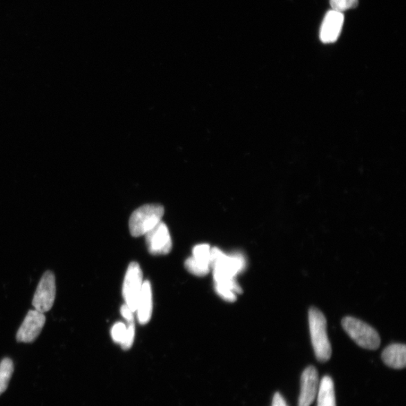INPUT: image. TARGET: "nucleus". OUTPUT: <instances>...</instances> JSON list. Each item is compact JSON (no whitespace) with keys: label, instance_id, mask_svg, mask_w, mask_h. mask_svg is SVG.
<instances>
[{"label":"nucleus","instance_id":"1","mask_svg":"<svg viewBox=\"0 0 406 406\" xmlns=\"http://www.w3.org/2000/svg\"><path fill=\"white\" fill-rule=\"evenodd\" d=\"M246 262L240 253L227 255L218 248L211 249V269H213L215 283L235 280V277L244 271Z\"/></svg>","mask_w":406,"mask_h":406},{"label":"nucleus","instance_id":"2","mask_svg":"<svg viewBox=\"0 0 406 406\" xmlns=\"http://www.w3.org/2000/svg\"><path fill=\"white\" fill-rule=\"evenodd\" d=\"M309 322L313 349L320 362L331 358L332 347L327 333V320L323 313L315 307L309 309Z\"/></svg>","mask_w":406,"mask_h":406},{"label":"nucleus","instance_id":"3","mask_svg":"<svg viewBox=\"0 0 406 406\" xmlns=\"http://www.w3.org/2000/svg\"><path fill=\"white\" fill-rule=\"evenodd\" d=\"M164 208L159 204H148L135 209L132 214L129 227L131 235L139 237L148 231L162 222Z\"/></svg>","mask_w":406,"mask_h":406},{"label":"nucleus","instance_id":"4","mask_svg":"<svg viewBox=\"0 0 406 406\" xmlns=\"http://www.w3.org/2000/svg\"><path fill=\"white\" fill-rule=\"evenodd\" d=\"M345 331L361 348L376 350L380 344V336L374 328L363 321L352 317H346L342 320Z\"/></svg>","mask_w":406,"mask_h":406},{"label":"nucleus","instance_id":"5","mask_svg":"<svg viewBox=\"0 0 406 406\" xmlns=\"http://www.w3.org/2000/svg\"><path fill=\"white\" fill-rule=\"evenodd\" d=\"M142 284V269L137 262H132L126 270L123 287V297L126 306L133 312L137 309Z\"/></svg>","mask_w":406,"mask_h":406},{"label":"nucleus","instance_id":"6","mask_svg":"<svg viewBox=\"0 0 406 406\" xmlns=\"http://www.w3.org/2000/svg\"><path fill=\"white\" fill-rule=\"evenodd\" d=\"M56 298L55 276L50 271L42 276L32 300L34 309L46 313L52 309Z\"/></svg>","mask_w":406,"mask_h":406},{"label":"nucleus","instance_id":"7","mask_svg":"<svg viewBox=\"0 0 406 406\" xmlns=\"http://www.w3.org/2000/svg\"><path fill=\"white\" fill-rule=\"evenodd\" d=\"M46 321L44 313L36 309L29 311L17 333V340L23 343L35 341L44 329Z\"/></svg>","mask_w":406,"mask_h":406},{"label":"nucleus","instance_id":"8","mask_svg":"<svg viewBox=\"0 0 406 406\" xmlns=\"http://www.w3.org/2000/svg\"><path fill=\"white\" fill-rule=\"evenodd\" d=\"M148 249L151 255H164L172 249V240L167 226L160 222L146 235Z\"/></svg>","mask_w":406,"mask_h":406},{"label":"nucleus","instance_id":"9","mask_svg":"<svg viewBox=\"0 0 406 406\" xmlns=\"http://www.w3.org/2000/svg\"><path fill=\"white\" fill-rule=\"evenodd\" d=\"M319 387L317 369L309 367L304 370L301 377V392L298 406H310L315 401Z\"/></svg>","mask_w":406,"mask_h":406},{"label":"nucleus","instance_id":"10","mask_svg":"<svg viewBox=\"0 0 406 406\" xmlns=\"http://www.w3.org/2000/svg\"><path fill=\"white\" fill-rule=\"evenodd\" d=\"M344 23V14L334 10L328 12L321 24L320 39L324 44H333L340 37Z\"/></svg>","mask_w":406,"mask_h":406},{"label":"nucleus","instance_id":"11","mask_svg":"<svg viewBox=\"0 0 406 406\" xmlns=\"http://www.w3.org/2000/svg\"><path fill=\"white\" fill-rule=\"evenodd\" d=\"M152 308H153V303H152V292L151 286L148 281L143 282L142 287V291L137 304V316L139 324L146 325L152 315Z\"/></svg>","mask_w":406,"mask_h":406},{"label":"nucleus","instance_id":"12","mask_svg":"<svg viewBox=\"0 0 406 406\" xmlns=\"http://www.w3.org/2000/svg\"><path fill=\"white\" fill-rule=\"evenodd\" d=\"M385 365L393 369H401L406 365V348L403 344H393L387 347L383 353Z\"/></svg>","mask_w":406,"mask_h":406},{"label":"nucleus","instance_id":"13","mask_svg":"<svg viewBox=\"0 0 406 406\" xmlns=\"http://www.w3.org/2000/svg\"><path fill=\"white\" fill-rule=\"evenodd\" d=\"M318 406H336L334 384L329 376H325L319 384Z\"/></svg>","mask_w":406,"mask_h":406},{"label":"nucleus","instance_id":"14","mask_svg":"<svg viewBox=\"0 0 406 406\" xmlns=\"http://www.w3.org/2000/svg\"><path fill=\"white\" fill-rule=\"evenodd\" d=\"M13 371L14 365L12 360L10 358H4L0 362V395L6 390Z\"/></svg>","mask_w":406,"mask_h":406},{"label":"nucleus","instance_id":"15","mask_svg":"<svg viewBox=\"0 0 406 406\" xmlns=\"http://www.w3.org/2000/svg\"><path fill=\"white\" fill-rule=\"evenodd\" d=\"M211 249L208 244L196 245L193 249V258L200 264L211 267Z\"/></svg>","mask_w":406,"mask_h":406},{"label":"nucleus","instance_id":"16","mask_svg":"<svg viewBox=\"0 0 406 406\" xmlns=\"http://www.w3.org/2000/svg\"><path fill=\"white\" fill-rule=\"evenodd\" d=\"M184 266L189 273L200 277L206 276L211 269L210 267L202 265L198 263L193 257L186 260Z\"/></svg>","mask_w":406,"mask_h":406},{"label":"nucleus","instance_id":"17","mask_svg":"<svg viewBox=\"0 0 406 406\" xmlns=\"http://www.w3.org/2000/svg\"><path fill=\"white\" fill-rule=\"evenodd\" d=\"M333 10L338 12H343L346 10L356 8L358 0H331Z\"/></svg>","mask_w":406,"mask_h":406},{"label":"nucleus","instance_id":"18","mask_svg":"<svg viewBox=\"0 0 406 406\" xmlns=\"http://www.w3.org/2000/svg\"><path fill=\"white\" fill-rule=\"evenodd\" d=\"M126 332V326L122 322L116 323L112 328V337L115 342L122 344Z\"/></svg>","mask_w":406,"mask_h":406},{"label":"nucleus","instance_id":"19","mask_svg":"<svg viewBox=\"0 0 406 406\" xmlns=\"http://www.w3.org/2000/svg\"><path fill=\"white\" fill-rule=\"evenodd\" d=\"M217 293L226 301L235 302L236 300L235 293L223 285L215 284Z\"/></svg>","mask_w":406,"mask_h":406},{"label":"nucleus","instance_id":"20","mask_svg":"<svg viewBox=\"0 0 406 406\" xmlns=\"http://www.w3.org/2000/svg\"><path fill=\"white\" fill-rule=\"evenodd\" d=\"M135 337V326L134 324L128 325L126 327V332L122 343L121 344L122 348L124 350H128L131 348Z\"/></svg>","mask_w":406,"mask_h":406},{"label":"nucleus","instance_id":"21","mask_svg":"<svg viewBox=\"0 0 406 406\" xmlns=\"http://www.w3.org/2000/svg\"><path fill=\"white\" fill-rule=\"evenodd\" d=\"M121 314L128 325L134 324L133 311L126 304L121 308Z\"/></svg>","mask_w":406,"mask_h":406},{"label":"nucleus","instance_id":"22","mask_svg":"<svg viewBox=\"0 0 406 406\" xmlns=\"http://www.w3.org/2000/svg\"><path fill=\"white\" fill-rule=\"evenodd\" d=\"M272 406H289L281 394L276 393L273 396Z\"/></svg>","mask_w":406,"mask_h":406}]
</instances>
